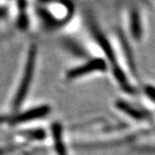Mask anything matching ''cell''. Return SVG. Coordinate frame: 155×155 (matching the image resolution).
I'll list each match as a JSON object with an SVG mask.
<instances>
[{
    "label": "cell",
    "mask_w": 155,
    "mask_h": 155,
    "mask_svg": "<svg viewBox=\"0 0 155 155\" xmlns=\"http://www.w3.org/2000/svg\"><path fill=\"white\" fill-rule=\"evenodd\" d=\"M49 112H50V107L47 106H42L27 110V111L21 113L17 116H14L12 118H9L8 121L9 124H18L21 123H25V121L28 120L42 118L44 116H46Z\"/></svg>",
    "instance_id": "1"
},
{
    "label": "cell",
    "mask_w": 155,
    "mask_h": 155,
    "mask_svg": "<svg viewBox=\"0 0 155 155\" xmlns=\"http://www.w3.org/2000/svg\"><path fill=\"white\" fill-rule=\"evenodd\" d=\"M32 72H33V60L30 59L29 64L27 65V68H26V72L24 76V80H23V81H21L20 89L18 90L17 94L14 98V101H13V107L14 108L20 107L21 106V104L24 103V100H25V98L27 92H28V89H29Z\"/></svg>",
    "instance_id": "2"
},
{
    "label": "cell",
    "mask_w": 155,
    "mask_h": 155,
    "mask_svg": "<svg viewBox=\"0 0 155 155\" xmlns=\"http://www.w3.org/2000/svg\"><path fill=\"white\" fill-rule=\"evenodd\" d=\"M52 137L54 142V148L58 155H68L66 150L64 147V143L63 141V135H62V127L58 123H55L52 125Z\"/></svg>",
    "instance_id": "3"
},
{
    "label": "cell",
    "mask_w": 155,
    "mask_h": 155,
    "mask_svg": "<svg viewBox=\"0 0 155 155\" xmlns=\"http://www.w3.org/2000/svg\"><path fill=\"white\" fill-rule=\"evenodd\" d=\"M120 107H121V109H124L125 112H127V113L131 114L133 117H136V118H140V114H139L138 112H137V111H134V110L131 109L130 107H126L124 104H121V105H120Z\"/></svg>",
    "instance_id": "4"
},
{
    "label": "cell",
    "mask_w": 155,
    "mask_h": 155,
    "mask_svg": "<svg viewBox=\"0 0 155 155\" xmlns=\"http://www.w3.org/2000/svg\"><path fill=\"white\" fill-rule=\"evenodd\" d=\"M147 92H148V94L155 100V89H153V88H148Z\"/></svg>",
    "instance_id": "5"
}]
</instances>
